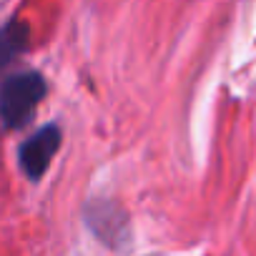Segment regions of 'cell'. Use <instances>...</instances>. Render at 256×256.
<instances>
[{
	"instance_id": "cell-2",
	"label": "cell",
	"mask_w": 256,
	"mask_h": 256,
	"mask_svg": "<svg viewBox=\"0 0 256 256\" xmlns=\"http://www.w3.org/2000/svg\"><path fill=\"white\" fill-rule=\"evenodd\" d=\"M58 148H60V128L56 123L40 126L38 131L30 138H26L18 148V164H20L23 174L30 181L43 178Z\"/></svg>"
},
{
	"instance_id": "cell-1",
	"label": "cell",
	"mask_w": 256,
	"mask_h": 256,
	"mask_svg": "<svg viewBox=\"0 0 256 256\" xmlns=\"http://www.w3.org/2000/svg\"><path fill=\"white\" fill-rule=\"evenodd\" d=\"M48 93V83L38 70H20L13 73L3 80L0 88V116H3V126L8 131L20 128L33 110L38 108V103L46 98Z\"/></svg>"
},
{
	"instance_id": "cell-3",
	"label": "cell",
	"mask_w": 256,
	"mask_h": 256,
	"mask_svg": "<svg viewBox=\"0 0 256 256\" xmlns=\"http://www.w3.org/2000/svg\"><path fill=\"white\" fill-rule=\"evenodd\" d=\"M28 43V28L18 20H8L3 28V60H13L20 50H26Z\"/></svg>"
}]
</instances>
